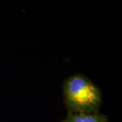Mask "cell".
<instances>
[{
	"label": "cell",
	"instance_id": "6da1fadb",
	"mask_svg": "<svg viewBox=\"0 0 122 122\" xmlns=\"http://www.w3.org/2000/svg\"><path fill=\"white\" fill-rule=\"evenodd\" d=\"M66 106L72 113H97L102 103L99 88L86 76L75 74L68 77L63 84Z\"/></svg>",
	"mask_w": 122,
	"mask_h": 122
},
{
	"label": "cell",
	"instance_id": "7a4b0ae2",
	"mask_svg": "<svg viewBox=\"0 0 122 122\" xmlns=\"http://www.w3.org/2000/svg\"><path fill=\"white\" fill-rule=\"evenodd\" d=\"M61 122H109L106 115L99 113H72L70 112Z\"/></svg>",
	"mask_w": 122,
	"mask_h": 122
}]
</instances>
